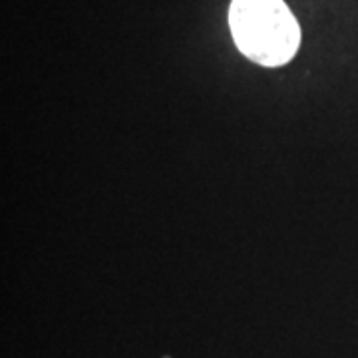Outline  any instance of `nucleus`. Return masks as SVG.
Instances as JSON below:
<instances>
[{
  "instance_id": "f257e3e1",
  "label": "nucleus",
  "mask_w": 358,
  "mask_h": 358,
  "mask_svg": "<svg viewBox=\"0 0 358 358\" xmlns=\"http://www.w3.org/2000/svg\"><path fill=\"white\" fill-rule=\"evenodd\" d=\"M229 26L237 48L257 64H287L301 44V28L285 0H233Z\"/></svg>"
}]
</instances>
